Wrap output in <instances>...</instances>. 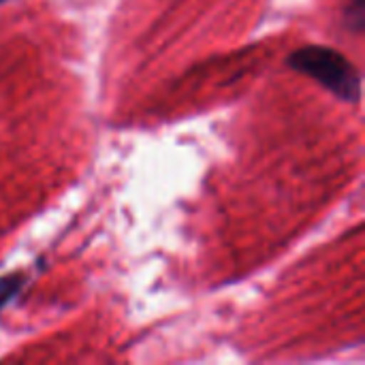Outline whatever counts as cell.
Instances as JSON below:
<instances>
[{
    "label": "cell",
    "mask_w": 365,
    "mask_h": 365,
    "mask_svg": "<svg viewBox=\"0 0 365 365\" xmlns=\"http://www.w3.org/2000/svg\"><path fill=\"white\" fill-rule=\"evenodd\" d=\"M289 66L319 81L327 92L346 103H357L361 96V77L355 64L340 51L323 45H308L287 58Z\"/></svg>",
    "instance_id": "6da1fadb"
},
{
    "label": "cell",
    "mask_w": 365,
    "mask_h": 365,
    "mask_svg": "<svg viewBox=\"0 0 365 365\" xmlns=\"http://www.w3.org/2000/svg\"><path fill=\"white\" fill-rule=\"evenodd\" d=\"M21 287H24V278L19 274H11V276L0 278V310L21 291Z\"/></svg>",
    "instance_id": "7a4b0ae2"
},
{
    "label": "cell",
    "mask_w": 365,
    "mask_h": 365,
    "mask_svg": "<svg viewBox=\"0 0 365 365\" xmlns=\"http://www.w3.org/2000/svg\"><path fill=\"white\" fill-rule=\"evenodd\" d=\"M346 26L355 28V30H361L364 26V0H351L349 2V9H346Z\"/></svg>",
    "instance_id": "3957f363"
},
{
    "label": "cell",
    "mask_w": 365,
    "mask_h": 365,
    "mask_svg": "<svg viewBox=\"0 0 365 365\" xmlns=\"http://www.w3.org/2000/svg\"><path fill=\"white\" fill-rule=\"evenodd\" d=\"M0 2H6V0H0Z\"/></svg>",
    "instance_id": "277c9868"
}]
</instances>
